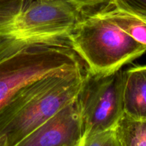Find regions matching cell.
<instances>
[{
	"mask_svg": "<svg viewBox=\"0 0 146 146\" xmlns=\"http://www.w3.org/2000/svg\"><path fill=\"white\" fill-rule=\"evenodd\" d=\"M26 0H0V6L10 5V4H16V3L22 2Z\"/></svg>",
	"mask_w": 146,
	"mask_h": 146,
	"instance_id": "obj_13",
	"label": "cell"
},
{
	"mask_svg": "<svg viewBox=\"0 0 146 146\" xmlns=\"http://www.w3.org/2000/svg\"><path fill=\"white\" fill-rule=\"evenodd\" d=\"M84 68L43 77L23 88L0 112V146H15L77 97Z\"/></svg>",
	"mask_w": 146,
	"mask_h": 146,
	"instance_id": "obj_1",
	"label": "cell"
},
{
	"mask_svg": "<svg viewBox=\"0 0 146 146\" xmlns=\"http://www.w3.org/2000/svg\"><path fill=\"white\" fill-rule=\"evenodd\" d=\"M68 40L92 74L115 72L146 52V46L98 11L86 13L68 34Z\"/></svg>",
	"mask_w": 146,
	"mask_h": 146,
	"instance_id": "obj_4",
	"label": "cell"
},
{
	"mask_svg": "<svg viewBox=\"0 0 146 146\" xmlns=\"http://www.w3.org/2000/svg\"><path fill=\"white\" fill-rule=\"evenodd\" d=\"M121 146H146V119L123 114L114 128Z\"/></svg>",
	"mask_w": 146,
	"mask_h": 146,
	"instance_id": "obj_9",
	"label": "cell"
},
{
	"mask_svg": "<svg viewBox=\"0 0 146 146\" xmlns=\"http://www.w3.org/2000/svg\"><path fill=\"white\" fill-rule=\"evenodd\" d=\"M111 5L146 21V0H111Z\"/></svg>",
	"mask_w": 146,
	"mask_h": 146,
	"instance_id": "obj_10",
	"label": "cell"
},
{
	"mask_svg": "<svg viewBox=\"0 0 146 146\" xmlns=\"http://www.w3.org/2000/svg\"><path fill=\"white\" fill-rule=\"evenodd\" d=\"M68 38L31 42L0 59V112L26 86L43 77L84 68Z\"/></svg>",
	"mask_w": 146,
	"mask_h": 146,
	"instance_id": "obj_3",
	"label": "cell"
},
{
	"mask_svg": "<svg viewBox=\"0 0 146 146\" xmlns=\"http://www.w3.org/2000/svg\"><path fill=\"white\" fill-rule=\"evenodd\" d=\"M84 138L76 98L15 146H80Z\"/></svg>",
	"mask_w": 146,
	"mask_h": 146,
	"instance_id": "obj_6",
	"label": "cell"
},
{
	"mask_svg": "<svg viewBox=\"0 0 146 146\" xmlns=\"http://www.w3.org/2000/svg\"><path fill=\"white\" fill-rule=\"evenodd\" d=\"M81 146H121L114 128L84 138Z\"/></svg>",
	"mask_w": 146,
	"mask_h": 146,
	"instance_id": "obj_11",
	"label": "cell"
},
{
	"mask_svg": "<svg viewBox=\"0 0 146 146\" xmlns=\"http://www.w3.org/2000/svg\"><path fill=\"white\" fill-rule=\"evenodd\" d=\"M98 12L118 26L130 36L146 46V21L116 8H108Z\"/></svg>",
	"mask_w": 146,
	"mask_h": 146,
	"instance_id": "obj_8",
	"label": "cell"
},
{
	"mask_svg": "<svg viewBox=\"0 0 146 146\" xmlns=\"http://www.w3.org/2000/svg\"><path fill=\"white\" fill-rule=\"evenodd\" d=\"M81 145H80V146H81Z\"/></svg>",
	"mask_w": 146,
	"mask_h": 146,
	"instance_id": "obj_14",
	"label": "cell"
},
{
	"mask_svg": "<svg viewBox=\"0 0 146 146\" xmlns=\"http://www.w3.org/2000/svg\"><path fill=\"white\" fill-rule=\"evenodd\" d=\"M124 113L135 119H146V65L124 71Z\"/></svg>",
	"mask_w": 146,
	"mask_h": 146,
	"instance_id": "obj_7",
	"label": "cell"
},
{
	"mask_svg": "<svg viewBox=\"0 0 146 146\" xmlns=\"http://www.w3.org/2000/svg\"><path fill=\"white\" fill-rule=\"evenodd\" d=\"M71 3L76 7L85 13H88V10L96 8L103 5L111 4V0H66Z\"/></svg>",
	"mask_w": 146,
	"mask_h": 146,
	"instance_id": "obj_12",
	"label": "cell"
},
{
	"mask_svg": "<svg viewBox=\"0 0 146 146\" xmlns=\"http://www.w3.org/2000/svg\"><path fill=\"white\" fill-rule=\"evenodd\" d=\"M86 14L66 0L0 6V59L31 42L68 38Z\"/></svg>",
	"mask_w": 146,
	"mask_h": 146,
	"instance_id": "obj_2",
	"label": "cell"
},
{
	"mask_svg": "<svg viewBox=\"0 0 146 146\" xmlns=\"http://www.w3.org/2000/svg\"><path fill=\"white\" fill-rule=\"evenodd\" d=\"M124 71L108 74L86 71L76 101L85 137L115 128L123 115Z\"/></svg>",
	"mask_w": 146,
	"mask_h": 146,
	"instance_id": "obj_5",
	"label": "cell"
}]
</instances>
